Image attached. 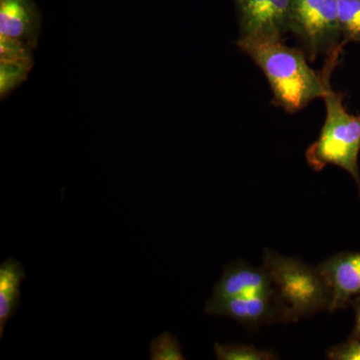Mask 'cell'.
<instances>
[{
	"label": "cell",
	"instance_id": "cell-6",
	"mask_svg": "<svg viewBox=\"0 0 360 360\" xmlns=\"http://www.w3.org/2000/svg\"><path fill=\"white\" fill-rule=\"evenodd\" d=\"M205 312L214 316L229 317L250 328L264 324L286 321L285 314L276 293L274 295L214 297L205 303Z\"/></svg>",
	"mask_w": 360,
	"mask_h": 360
},
{
	"label": "cell",
	"instance_id": "cell-7",
	"mask_svg": "<svg viewBox=\"0 0 360 360\" xmlns=\"http://www.w3.org/2000/svg\"><path fill=\"white\" fill-rule=\"evenodd\" d=\"M319 274L330 292L328 311L345 309L360 296V252H341L323 260Z\"/></svg>",
	"mask_w": 360,
	"mask_h": 360
},
{
	"label": "cell",
	"instance_id": "cell-3",
	"mask_svg": "<svg viewBox=\"0 0 360 360\" xmlns=\"http://www.w3.org/2000/svg\"><path fill=\"white\" fill-rule=\"evenodd\" d=\"M322 99L326 120L316 141L307 149L305 158L314 172H321L328 165L342 168L354 177L360 191V115L348 112L345 96L331 85Z\"/></svg>",
	"mask_w": 360,
	"mask_h": 360
},
{
	"label": "cell",
	"instance_id": "cell-11",
	"mask_svg": "<svg viewBox=\"0 0 360 360\" xmlns=\"http://www.w3.org/2000/svg\"><path fill=\"white\" fill-rule=\"evenodd\" d=\"M338 18L345 44H360V0H338Z\"/></svg>",
	"mask_w": 360,
	"mask_h": 360
},
{
	"label": "cell",
	"instance_id": "cell-12",
	"mask_svg": "<svg viewBox=\"0 0 360 360\" xmlns=\"http://www.w3.org/2000/svg\"><path fill=\"white\" fill-rule=\"evenodd\" d=\"M215 357L219 360H274L278 359L272 350L258 348L255 345L215 343Z\"/></svg>",
	"mask_w": 360,
	"mask_h": 360
},
{
	"label": "cell",
	"instance_id": "cell-16",
	"mask_svg": "<svg viewBox=\"0 0 360 360\" xmlns=\"http://www.w3.org/2000/svg\"><path fill=\"white\" fill-rule=\"evenodd\" d=\"M355 309V328L354 338H359L360 340V298L356 300L354 304Z\"/></svg>",
	"mask_w": 360,
	"mask_h": 360
},
{
	"label": "cell",
	"instance_id": "cell-15",
	"mask_svg": "<svg viewBox=\"0 0 360 360\" xmlns=\"http://www.w3.org/2000/svg\"><path fill=\"white\" fill-rule=\"evenodd\" d=\"M326 357L331 360H360V340L354 338L347 342L330 347Z\"/></svg>",
	"mask_w": 360,
	"mask_h": 360
},
{
	"label": "cell",
	"instance_id": "cell-10",
	"mask_svg": "<svg viewBox=\"0 0 360 360\" xmlns=\"http://www.w3.org/2000/svg\"><path fill=\"white\" fill-rule=\"evenodd\" d=\"M25 277V269L13 258L0 265V338L4 336L7 321L20 307V286Z\"/></svg>",
	"mask_w": 360,
	"mask_h": 360
},
{
	"label": "cell",
	"instance_id": "cell-14",
	"mask_svg": "<svg viewBox=\"0 0 360 360\" xmlns=\"http://www.w3.org/2000/svg\"><path fill=\"white\" fill-rule=\"evenodd\" d=\"M150 359L153 360H184L181 345L174 335L165 333L150 345Z\"/></svg>",
	"mask_w": 360,
	"mask_h": 360
},
{
	"label": "cell",
	"instance_id": "cell-4",
	"mask_svg": "<svg viewBox=\"0 0 360 360\" xmlns=\"http://www.w3.org/2000/svg\"><path fill=\"white\" fill-rule=\"evenodd\" d=\"M290 32L310 61L345 46L338 18V0H290Z\"/></svg>",
	"mask_w": 360,
	"mask_h": 360
},
{
	"label": "cell",
	"instance_id": "cell-13",
	"mask_svg": "<svg viewBox=\"0 0 360 360\" xmlns=\"http://www.w3.org/2000/svg\"><path fill=\"white\" fill-rule=\"evenodd\" d=\"M32 66L33 63L0 61V94L2 99L25 82Z\"/></svg>",
	"mask_w": 360,
	"mask_h": 360
},
{
	"label": "cell",
	"instance_id": "cell-2",
	"mask_svg": "<svg viewBox=\"0 0 360 360\" xmlns=\"http://www.w3.org/2000/svg\"><path fill=\"white\" fill-rule=\"evenodd\" d=\"M262 266L271 279L288 323L329 310L330 292L316 267L270 250H264Z\"/></svg>",
	"mask_w": 360,
	"mask_h": 360
},
{
	"label": "cell",
	"instance_id": "cell-8",
	"mask_svg": "<svg viewBox=\"0 0 360 360\" xmlns=\"http://www.w3.org/2000/svg\"><path fill=\"white\" fill-rule=\"evenodd\" d=\"M42 15L35 0H0V39L37 49Z\"/></svg>",
	"mask_w": 360,
	"mask_h": 360
},
{
	"label": "cell",
	"instance_id": "cell-5",
	"mask_svg": "<svg viewBox=\"0 0 360 360\" xmlns=\"http://www.w3.org/2000/svg\"><path fill=\"white\" fill-rule=\"evenodd\" d=\"M239 39L264 37L283 39L290 32V0H234Z\"/></svg>",
	"mask_w": 360,
	"mask_h": 360
},
{
	"label": "cell",
	"instance_id": "cell-1",
	"mask_svg": "<svg viewBox=\"0 0 360 360\" xmlns=\"http://www.w3.org/2000/svg\"><path fill=\"white\" fill-rule=\"evenodd\" d=\"M238 46L262 70L274 94L276 105L296 113L315 99L323 98L331 84V75L340 63L343 46L326 56L321 71L309 65L302 49H293L281 39L245 37Z\"/></svg>",
	"mask_w": 360,
	"mask_h": 360
},
{
	"label": "cell",
	"instance_id": "cell-9",
	"mask_svg": "<svg viewBox=\"0 0 360 360\" xmlns=\"http://www.w3.org/2000/svg\"><path fill=\"white\" fill-rule=\"evenodd\" d=\"M274 288L266 270L236 262L225 267L213 290L214 297L274 295Z\"/></svg>",
	"mask_w": 360,
	"mask_h": 360
}]
</instances>
